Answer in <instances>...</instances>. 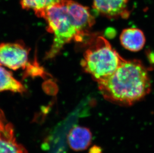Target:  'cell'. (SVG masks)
Wrapping results in <instances>:
<instances>
[{"label":"cell","instance_id":"7c38bea8","mask_svg":"<svg viewBox=\"0 0 154 153\" xmlns=\"http://www.w3.org/2000/svg\"><path fill=\"white\" fill-rule=\"evenodd\" d=\"M88 153H103V150L100 146L94 145L89 149Z\"/></svg>","mask_w":154,"mask_h":153},{"label":"cell","instance_id":"30bf717a","mask_svg":"<svg viewBox=\"0 0 154 153\" xmlns=\"http://www.w3.org/2000/svg\"><path fill=\"white\" fill-rule=\"evenodd\" d=\"M63 0H20V5L23 9L32 10L36 16L49 6Z\"/></svg>","mask_w":154,"mask_h":153},{"label":"cell","instance_id":"8fae6325","mask_svg":"<svg viewBox=\"0 0 154 153\" xmlns=\"http://www.w3.org/2000/svg\"><path fill=\"white\" fill-rule=\"evenodd\" d=\"M24 76H42L44 77L46 74L44 68L39 66L36 61L32 63H29L28 66L25 69Z\"/></svg>","mask_w":154,"mask_h":153},{"label":"cell","instance_id":"6da1fadb","mask_svg":"<svg viewBox=\"0 0 154 153\" xmlns=\"http://www.w3.org/2000/svg\"><path fill=\"white\" fill-rule=\"evenodd\" d=\"M36 16L45 20L47 31L54 35L51 47L45 56L47 60L57 56L66 44L83 41L95 23L88 8L73 0H63L52 4Z\"/></svg>","mask_w":154,"mask_h":153},{"label":"cell","instance_id":"3957f363","mask_svg":"<svg viewBox=\"0 0 154 153\" xmlns=\"http://www.w3.org/2000/svg\"><path fill=\"white\" fill-rule=\"evenodd\" d=\"M92 40L83 54L81 65L98 82L112 75L123 58L103 36H97Z\"/></svg>","mask_w":154,"mask_h":153},{"label":"cell","instance_id":"7a4b0ae2","mask_svg":"<svg viewBox=\"0 0 154 153\" xmlns=\"http://www.w3.org/2000/svg\"><path fill=\"white\" fill-rule=\"evenodd\" d=\"M103 98L121 106H131L150 93L151 83L145 67L139 60L123 59L115 72L97 82Z\"/></svg>","mask_w":154,"mask_h":153},{"label":"cell","instance_id":"277c9868","mask_svg":"<svg viewBox=\"0 0 154 153\" xmlns=\"http://www.w3.org/2000/svg\"><path fill=\"white\" fill-rule=\"evenodd\" d=\"M29 48L22 42L0 44V66L14 70H25L29 63Z\"/></svg>","mask_w":154,"mask_h":153},{"label":"cell","instance_id":"52a82bcc","mask_svg":"<svg viewBox=\"0 0 154 153\" xmlns=\"http://www.w3.org/2000/svg\"><path fill=\"white\" fill-rule=\"evenodd\" d=\"M92 134L89 129L81 126H74L67 136L68 144L75 151L85 150L92 142Z\"/></svg>","mask_w":154,"mask_h":153},{"label":"cell","instance_id":"9c48e42d","mask_svg":"<svg viewBox=\"0 0 154 153\" xmlns=\"http://www.w3.org/2000/svg\"><path fill=\"white\" fill-rule=\"evenodd\" d=\"M4 91L23 94L26 92V89L10 72L0 66V92Z\"/></svg>","mask_w":154,"mask_h":153},{"label":"cell","instance_id":"5b68a950","mask_svg":"<svg viewBox=\"0 0 154 153\" xmlns=\"http://www.w3.org/2000/svg\"><path fill=\"white\" fill-rule=\"evenodd\" d=\"M0 153H28L25 147L17 142L13 124L7 120L0 108Z\"/></svg>","mask_w":154,"mask_h":153},{"label":"cell","instance_id":"ba28073f","mask_svg":"<svg viewBox=\"0 0 154 153\" xmlns=\"http://www.w3.org/2000/svg\"><path fill=\"white\" fill-rule=\"evenodd\" d=\"M122 46L132 52H138L144 47L146 38L142 31L137 28H128L123 30L120 36Z\"/></svg>","mask_w":154,"mask_h":153},{"label":"cell","instance_id":"8992f818","mask_svg":"<svg viewBox=\"0 0 154 153\" xmlns=\"http://www.w3.org/2000/svg\"><path fill=\"white\" fill-rule=\"evenodd\" d=\"M129 0H93V7L101 15L110 19L129 16Z\"/></svg>","mask_w":154,"mask_h":153}]
</instances>
